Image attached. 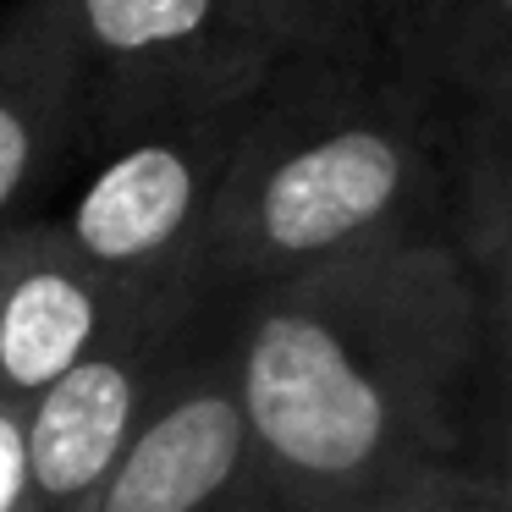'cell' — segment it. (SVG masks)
I'll return each mask as SVG.
<instances>
[{"label": "cell", "mask_w": 512, "mask_h": 512, "mask_svg": "<svg viewBox=\"0 0 512 512\" xmlns=\"http://www.w3.org/2000/svg\"><path fill=\"white\" fill-rule=\"evenodd\" d=\"M254 441V512L507 463V336L441 232H408L221 303Z\"/></svg>", "instance_id": "1"}, {"label": "cell", "mask_w": 512, "mask_h": 512, "mask_svg": "<svg viewBox=\"0 0 512 512\" xmlns=\"http://www.w3.org/2000/svg\"><path fill=\"white\" fill-rule=\"evenodd\" d=\"M452 111L369 39L298 56L254 105L188 265L199 309L369 243L430 232Z\"/></svg>", "instance_id": "2"}, {"label": "cell", "mask_w": 512, "mask_h": 512, "mask_svg": "<svg viewBox=\"0 0 512 512\" xmlns=\"http://www.w3.org/2000/svg\"><path fill=\"white\" fill-rule=\"evenodd\" d=\"M83 72V144L259 100L298 61L248 0H61Z\"/></svg>", "instance_id": "3"}, {"label": "cell", "mask_w": 512, "mask_h": 512, "mask_svg": "<svg viewBox=\"0 0 512 512\" xmlns=\"http://www.w3.org/2000/svg\"><path fill=\"white\" fill-rule=\"evenodd\" d=\"M254 105H226L188 122H160L94 149V166L72 188L67 210L50 215L61 243L89 270L133 292H182L188 265L215 210Z\"/></svg>", "instance_id": "4"}, {"label": "cell", "mask_w": 512, "mask_h": 512, "mask_svg": "<svg viewBox=\"0 0 512 512\" xmlns=\"http://www.w3.org/2000/svg\"><path fill=\"white\" fill-rule=\"evenodd\" d=\"M248 490V413L232 380L221 314L204 309L89 512H243Z\"/></svg>", "instance_id": "5"}, {"label": "cell", "mask_w": 512, "mask_h": 512, "mask_svg": "<svg viewBox=\"0 0 512 512\" xmlns=\"http://www.w3.org/2000/svg\"><path fill=\"white\" fill-rule=\"evenodd\" d=\"M199 303L160 298L138 309L100 353L50 380L34 402H23V446L39 512H89L111 479L127 435L166 386L177 353L199 325Z\"/></svg>", "instance_id": "6"}, {"label": "cell", "mask_w": 512, "mask_h": 512, "mask_svg": "<svg viewBox=\"0 0 512 512\" xmlns=\"http://www.w3.org/2000/svg\"><path fill=\"white\" fill-rule=\"evenodd\" d=\"M160 298H182V292H133L100 276L61 243L50 215H34L0 292V402L17 408L34 402L50 380L100 353L138 309Z\"/></svg>", "instance_id": "7"}, {"label": "cell", "mask_w": 512, "mask_h": 512, "mask_svg": "<svg viewBox=\"0 0 512 512\" xmlns=\"http://www.w3.org/2000/svg\"><path fill=\"white\" fill-rule=\"evenodd\" d=\"M83 149V72L61 0H17L0 12V226L67 155Z\"/></svg>", "instance_id": "8"}, {"label": "cell", "mask_w": 512, "mask_h": 512, "mask_svg": "<svg viewBox=\"0 0 512 512\" xmlns=\"http://www.w3.org/2000/svg\"><path fill=\"white\" fill-rule=\"evenodd\" d=\"M435 232L474 281L479 309L512 331V94L452 111Z\"/></svg>", "instance_id": "9"}, {"label": "cell", "mask_w": 512, "mask_h": 512, "mask_svg": "<svg viewBox=\"0 0 512 512\" xmlns=\"http://www.w3.org/2000/svg\"><path fill=\"white\" fill-rule=\"evenodd\" d=\"M364 34L446 111L512 94V0H364Z\"/></svg>", "instance_id": "10"}, {"label": "cell", "mask_w": 512, "mask_h": 512, "mask_svg": "<svg viewBox=\"0 0 512 512\" xmlns=\"http://www.w3.org/2000/svg\"><path fill=\"white\" fill-rule=\"evenodd\" d=\"M254 17L298 56L358 45L364 34V0H248Z\"/></svg>", "instance_id": "11"}, {"label": "cell", "mask_w": 512, "mask_h": 512, "mask_svg": "<svg viewBox=\"0 0 512 512\" xmlns=\"http://www.w3.org/2000/svg\"><path fill=\"white\" fill-rule=\"evenodd\" d=\"M402 512H507V463H435L402 485Z\"/></svg>", "instance_id": "12"}, {"label": "cell", "mask_w": 512, "mask_h": 512, "mask_svg": "<svg viewBox=\"0 0 512 512\" xmlns=\"http://www.w3.org/2000/svg\"><path fill=\"white\" fill-rule=\"evenodd\" d=\"M0 512H39L34 479H28L23 408L17 402H0Z\"/></svg>", "instance_id": "13"}, {"label": "cell", "mask_w": 512, "mask_h": 512, "mask_svg": "<svg viewBox=\"0 0 512 512\" xmlns=\"http://www.w3.org/2000/svg\"><path fill=\"white\" fill-rule=\"evenodd\" d=\"M408 485V479H402ZM402 485H386V490H364V496H347V501H325V507H303V512H402ZM254 512V507H243Z\"/></svg>", "instance_id": "14"}, {"label": "cell", "mask_w": 512, "mask_h": 512, "mask_svg": "<svg viewBox=\"0 0 512 512\" xmlns=\"http://www.w3.org/2000/svg\"><path fill=\"white\" fill-rule=\"evenodd\" d=\"M23 226H28V221H12V226H0V292H6V276H12L17 254H23Z\"/></svg>", "instance_id": "15"}]
</instances>
